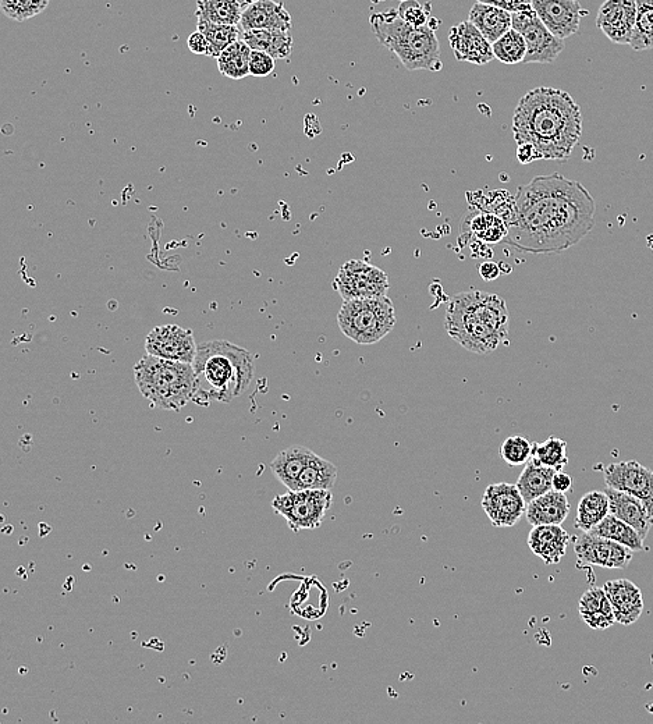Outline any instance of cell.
<instances>
[{
  "label": "cell",
  "instance_id": "obj_1",
  "mask_svg": "<svg viewBox=\"0 0 653 724\" xmlns=\"http://www.w3.org/2000/svg\"><path fill=\"white\" fill-rule=\"evenodd\" d=\"M595 214L594 197L580 181L537 176L518 188L505 243L518 253L560 254L591 233Z\"/></svg>",
  "mask_w": 653,
  "mask_h": 724
},
{
  "label": "cell",
  "instance_id": "obj_2",
  "mask_svg": "<svg viewBox=\"0 0 653 724\" xmlns=\"http://www.w3.org/2000/svg\"><path fill=\"white\" fill-rule=\"evenodd\" d=\"M517 144H531L541 159L567 161L582 134V113L569 92L539 87L524 95L513 116Z\"/></svg>",
  "mask_w": 653,
  "mask_h": 724
},
{
  "label": "cell",
  "instance_id": "obj_3",
  "mask_svg": "<svg viewBox=\"0 0 653 724\" xmlns=\"http://www.w3.org/2000/svg\"><path fill=\"white\" fill-rule=\"evenodd\" d=\"M506 301L496 294L468 290L450 298L445 328L454 342L471 353L485 356L498 350L509 337Z\"/></svg>",
  "mask_w": 653,
  "mask_h": 724
},
{
  "label": "cell",
  "instance_id": "obj_4",
  "mask_svg": "<svg viewBox=\"0 0 653 724\" xmlns=\"http://www.w3.org/2000/svg\"><path fill=\"white\" fill-rule=\"evenodd\" d=\"M197 392L194 403H230L243 395L254 378V357L226 340H211L198 346L193 362Z\"/></svg>",
  "mask_w": 653,
  "mask_h": 724
},
{
  "label": "cell",
  "instance_id": "obj_5",
  "mask_svg": "<svg viewBox=\"0 0 653 724\" xmlns=\"http://www.w3.org/2000/svg\"><path fill=\"white\" fill-rule=\"evenodd\" d=\"M369 23L379 44L395 53L407 70L439 72L442 69L440 46L436 38L439 20L431 17L428 26L415 28L401 19L397 9H386L372 13Z\"/></svg>",
  "mask_w": 653,
  "mask_h": 724
},
{
  "label": "cell",
  "instance_id": "obj_6",
  "mask_svg": "<svg viewBox=\"0 0 653 724\" xmlns=\"http://www.w3.org/2000/svg\"><path fill=\"white\" fill-rule=\"evenodd\" d=\"M141 395L162 410L179 411L194 400L197 378L193 364L147 354L134 367Z\"/></svg>",
  "mask_w": 653,
  "mask_h": 724
},
{
  "label": "cell",
  "instance_id": "obj_7",
  "mask_svg": "<svg viewBox=\"0 0 653 724\" xmlns=\"http://www.w3.org/2000/svg\"><path fill=\"white\" fill-rule=\"evenodd\" d=\"M337 325L344 336L361 346L381 342L396 326L395 305L388 296L344 301Z\"/></svg>",
  "mask_w": 653,
  "mask_h": 724
},
{
  "label": "cell",
  "instance_id": "obj_8",
  "mask_svg": "<svg viewBox=\"0 0 653 724\" xmlns=\"http://www.w3.org/2000/svg\"><path fill=\"white\" fill-rule=\"evenodd\" d=\"M332 503L330 491H287L273 499L272 509L285 518L291 531L300 532L321 527Z\"/></svg>",
  "mask_w": 653,
  "mask_h": 724
},
{
  "label": "cell",
  "instance_id": "obj_9",
  "mask_svg": "<svg viewBox=\"0 0 653 724\" xmlns=\"http://www.w3.org/2000/svg\"><path fill=\"white\" fill-rule=\"evenodd\" d=\"M333 287L347 301L386 296L390 285L388 275L381 268L361 259H351L340 268Z\"/></svg>",
  "mask_w": 653,
  "mask_h": 724
},
{
  "label": "cell",
  "instance_id": "obj_10",
  "mask_svg": "<svg viewBox=\"0 0 653 724\" xmlns=\"http://www.w3.org/2000/svg\"><path fill=\"white\" fill-rule=\"evenodd\" d=\"M511 16H513L514 30L523 35L525 44H527L524 65H530V63L550 65L559 58L566 46L564 39L557 38L550 33L534 9L511 13Z\"/></svg>",
  "mask_w": 653,
  "mask_h": 724
},
{
  "label": "cell",
  "instance_id": "obj_11",
  "mask_svg": "<svg viewBox=\"0 0 653 724\" xmlns=\"http://www.w3.org/2000/svg\"><path fill=\"white\" fill-rule=\"evenodd\" d=\"M482 509L493 527L510 528L518 524V521L525 516L527 502L521 495L517 484L489 485L482 496Z\"/></svg>",
  "mask_w": 653,
  "mask_h": 724
},
{
  "label": "cell",
  "instance_id": "obj_12",
  "mask_svg": "<svg viewBox=\"0 0 653 724\" xmlns=\"http://www.w3.org/2000/svg\"><path fill=\"white\" fill-rule=\"evenodd\" d=\"M606 486L630 493L644 502L653 518V471L638 461L609 464L603 470Z\"/></svg>",
  "mask_w": 653,
  "mask_h": 724
},
{
  "label": "cell",
  "instance_id": "obj_13",
  "mask_svg": "<svg viewBox=\"0 0 653 724\" xmlns=\"http://www.w3.org/2000/svg\"><path fill=\"white\" fill-rule=\"evenodd\" d=\"M145 349L151 356L193 364L198 346L191 330L177 325H163L149 332Z\"/></svg>",
  "mask_w": 653,
  "mask_h": 724
},
{
  "label": "cell",
  "instance_id": "obj_14",
  "mask_svg": "<svg viewBox=\"0 0 653 724\" xmlns=\"http://www.w3.org/2000/svg\"><path fill=\"white\" fill-rule=\"evenodd\" d=\"M574 552L580 562L609 570L626 569L633 560L634 553L627 546L592 532H584L577 539Z\"/></svg>",
  "mask_w": 653,
  "mask_h": 724
},
{
  "label": "cell",
  "instance_id": "obj_15",
  "mask_svg": "<svg viewBox=\"0 0 653 724\" xmlns=\"http://www.w3.org/2000/svg\"><path fill=\"white\" fill-rule=\"evenodd\" d=\"M532 9L550 33L560 39L577 34L582 17L588 14L578 0H532Z\"/></svg>",
  "mask_w": 653,
  "mask_h": 724
},
{
  "label": "cell",
  "instance_id": "obj_16",
  "mask_svg": "<svg viewBox=\"0 0 653 724\" xmlns=\"http://www.w3.org/2000/svg\"><path fill=\"white\" fill-rule=\"evenodd\" d=\"M637 21V0H606L596 17V27L619 45H630Z\"/></svg>",
  "mask_w": 653,
  "mask_h": 724
},
{
  "label": "cell",
  "instance_id": "obj_17",
  "mask_svg": "<svg viewBox=\"0 0 653 724\" xmlns=\"http://www.w3.org/2000/svg\"><path fill=\"white\" fill-rule=\"evenodd\" d=\"M450 46L459 62L484 66L495 59L491 42L481 34L471 21L457 24L449 34Z\"/></svg>",
  "mask_w": 653,
  "mask_h": 724
},
{
  "label": "cell",
  "instance_id": "obj_18",
  "mask_svg": "<svg viewBox=\"0 0 653 724\" xmlns=\"http://www.w3.org/2000/svg\"><path fill=\"white\" fill-rule=\"evenodd\" d=\"M243 33L251 30L291 31L290 13L275 0H247L240 21Z\"/></svg>",
  "mask_w": 653,
  "mask_h": 724
},
{
  "label": "cell",
  "instance_id": "obj_19",
  "mask_svg": "<svg viewBox=\"0 0 653 724\" xmlns=\"http://www.w3.org/2000/svg\"><path fill=\"white\" fill-rule=\"evenodd\" d=\"M603 589L612 603L616 623L631 626L640 619L642 610H644V596L634 582L621 578V580L606 582Z\"/></svg>",
  "mask_w": 653,
  "mask_h": 724
},
{
  "label": "cell",
  "instance_id": "obj_20",
  "mask_svg": "<svg viewBox=\"0 0 653 724\" xmlns=\"http://www.w3.org/2000/svg\"><path fill=\"white\" fill-rule=\"evenodd\" d=\"M528 546L545 564L562 562L570 543L569 532L562 525H535L528 535Z\"/></svg>",
  "mask_w": 653,
  "mask_h": 724
},
{
  "label": "cell",
  "instance_id": "obj_21",
  "mask_svg": "<svg viewBox=\"0 0 653 724\" xmlns=\"http://www.w3.org/2000/svg\"><path fill=\"white\" fill-rule=\"evenodd\" d=\"M610 502V514L620 518L624 523L630 524L642 538H647L649 530L653 525V518L640 499L630 493L617 491V489L606 488Z\"/></svg>",
  "mask_w": 653,
  "mask_h": 724
},
{
  "label": "cell",
  "instance_id": "obj_22",
  "mask_svg": "<svg viewBox=\"0 0 653 724\" xmlns=\"http://www.w3.org/2000/svg\"><path fill=\"white\" fill-rule=\"evenodd\" d=\"M569 513L570 503L566 493L552 489L528 503L525 516L528 523L535 527V525H562L569 517Z\"/></svg>",
  "mask_w": 653,
  "mask_h": 724
},
{
  "label": "cell",
  "instance_id": "obj_23",
  "mask_svg": "<svg viewBox=\"0 0 653 724\" xmlns=\"http://www.w3.org/2000/svg\"><path fill=\"white\" fill-rule=\"evenodd\" d=\"M578 612L582 621L592 630H606L615 626V612L603 588H589L581 596Z\"/></svg>",
  "mask_w": 653,
  "mask_h": 724
},
{
  "label": "cell",
  "instance_id": "obj_24",
  "mask_svg": "<svg viewBox=\"0 0 653 724\" xmlns=\"http://www.w3.org/2000/svg\"><path fill=\"white\" fill-rule=\"evenodd\" d=\"M468 21H471L491 44L513 28V16L510 12L479 2L471 7Z\"/></svg>",
  "mask_w": 653,
  "mask_h": 724
},
{
  "label": "cell",
  "instance_id": "obj_25",
  "mask_svg": "<svg viewBox=\"0 0 653 724\" xmlns=\"http://www.w3.org/2000/svg\"><path fill=\"white\" fill-rule=\"evenodd\" d=\"M314 456L312 450L304 446H290L280 452L271 463L272 474L287 491H294L301 472L307 467L308 461Z\"/></svg>",
  "mask_w": 653,
  "mask_h": 724
},
{
  "label": "cell",
  "instance_id": "obj_26",
  "mask_svg": "<svg viewBox=\"0 0 653 724\" xmlns=\"http://www.w3.org/2000/svg\"><path fill=\"white\" fill-rule=\"evenodd\" d=\"M337 467L314 453L301 472L294 491H332L337 481Z\"/></svg>",
  "mask_w": 653,
  "mask_h": 724
},
{
  "label": "cell",
  "instance_id": "obj_27",
  "mask_svg": "<svg viewBox=\"0 0 653 724\" xmlns=\"http://www.w3.org/2000/svg\"><path fill=\"white\" fill-rule=\"evenodd\" d=\"M464 229H468L470 236L485 246H495L506 240L509 226L500 216L488 211H479L468 216Z\"/></svg>",
  "mask_w": 653,
  "mask_h": 724
},
{
  "label": "cell",
  "instance_id": "obj_28",
  "mask_svg": "<svg viewBox=\"0 0 653 724\" xmlns=\"http://www.w3.org/2000/svg\"><path fill=\"white\" fill-rule=\"evenodd\" d=\"M243 39L253 51L268 53L275 60L287 59L293 53L290 31L251 30L243 33Z\"/></svg>",
  "mask_w": 653,
  "mask_h": 724
},
{
  "label": "cell",
  "instance_id": "obj_29",
  "mask_svg": "<svg viewBox=\"0 0 653 724\" xmlns=\"http://www.w3.org/2000/svg\"><path fill=\"white\" fill-rule=\"evenodd\" d=\"M555 474L553 468L541 466L532 459L525 464L523 472L518 477L517 486L527 505L539 496L552 491Z\"/></svg>",
  "mask_w": 653,
  "mask_h": 724
},
{
  "label": "cell",
  "instance_id": "obj_30",
  "mask_svg": "<svg viewBox=\"0 0 653 724\" xmlns=\"http://www.w3.org/2000/svg\"><path fill=\"white\" fill-rule=\"evenodd\" d=\"M610 513L608 493L605 491H591L582 496L578 503L576 528L582 532H589L601 523Z\"/></svg>",
  "mask_w": 653,
  "mask_h": 724
},
{
  "label": "cell",
  "instance_id": "obj_31",
  "mask_svg": "<svg viewBox=\"0 0 653 724\" xmlns=\"http://www.w3.org/2000/svg\"><path fill=\"white\" fill-rule=\"evenodd\" d=\"M253 49L247 45L243 38L237 39L220 53L218 67L220 74L232 80H241L250 76V58Z\"/></svg>",
  "mask_w": 653,
  "mask_h": 724
},
{
  "label": "cell",
  "instance_id": "obj_32",
  "mask_svg": "<svg viewBox=\"0 0 653 724\" xmlns=\"http://www.w3.org/2000/svg\"><path fill=\"white\" fill-rule=\"evenodd\" d=\"M589 532L621 543V545L627 546L633 552H642L644 550L645 539L630 524L624 523L623 520L610 513Z\"/></svg>",
  "mask_w": 653,
  "mask_h": 724
},
{
  "label": "cell",
  "instance_id": "obj_33",
  "mask_svg": "<svg viewBox=\"0 0 653 724\" xmlns=\"http://www.w3.org/2000/svg\"><path fill=\"white\" fill-rule=\"evenodd\" d=\"M197 19L209 23L237 26L243 14V5L239 0H198Z\"/></svg>",
  "mask_w": 653,
  "mask_h": 724
},
{
  "label": "cell",
  "instance_id": "obj_34",
  "mask_svg": "<svg viewBox=\"0 0 653 724\" xmlns=\"http://www.w3.org/2000/svg\"><path fill=\"white\" fill-rule=\"evenodd\" d=\"M197 31L205 35L209 44V58H219L220 53L225 51L227 46L236 42L240 35L237 26H226V24L209 23L207 20L198 19Z\"/></svg>",
  "mask_w": 653,
  "mask_h": 724
},
{
  "label": "cell",
  "instance_id": "obj_35",
  "mask_svg": "<svg viewBox=\"0 0 653 724\" xmlns=\"http://www.w3.org/2000/svg\"><path fill=\"white\" fill-rule=\"evenodd\" d=\"M630 46L637 52L653 48V0H637V21Z\"/></svg>",
  "mask_w": 653,
  "mask_h": 724
},
{
  "label": "cell",
  "instance_id": "obj_36",
  "mask_svg": "<svg viewBox=\"0 0 653 724\" xmlns=\"http://www.w3.org/2000/svg\"><path fill=\"white\" fill-rule=\"evenodd\" d=\"M532 460L541 464V466L553 468L555 471H562L569 464L567 443L563 439L555 438V436L546 439L545 442L534 443Z\"/></svg>",
  "mask_w": 653,
  "mask_h": 724
},
{
  "label": "cell",
  "instance_id": "obj_37",
  "mask_svg": "<svg viewBox=\"0 0 653 724\" xmlns=\"http://www.w3.org/2000/svg\"><path fill=\"white\" fill-rule=\"evenodd\" d=\"M492 48L495 59L505 63V65H518V63H523L525 56H527L525 39L523 35L514 30V28L507 31L498 41L493 42Z\"/></svg>",
  "mask_w": 653,
  "mask_h": 724
},
{
  "label": "cell",
  "instance_id": "obj_38",
  "mask_svg": "<svg viewBox=\"0 0 653 724\" xmlns=\"http://www.w3.org/2000/svg\"><path fill=\"white\" fill-rule=\"evenodd\" d=\"M532 449H534V443H531L530 440L524 436L513 435L500 446V456L505 460L507 466H525L532 459Z\"/></svg>",
  "mask_w": 653,
  "mask_h": 724
},
{
  "label": "cell",
  "instance_id": "obj_39",
  "mask_svg": "<svg viewBox=\"0 0 653 724\" xmlns=\"http://www.w3.org/2000/svg\"><path fill=\"white\" fill-rule=\"evenodd\" d=\"M51 0H2V12L5 16L14 21H23L33 19L42 12H45Z\"/></svg>",
  "mask_w": 653,
  "mask_h": 724
},
{
  "label": "cell",
  "instance_id": "obj_40",
  "mask_svg": "<svg viewBox=\"0 0 653 724\" xmlns=\"http://www.w3.org/2000/svg\"><path fill=\"white\" fill-rule=\"evenodd\" d=\"M399 16L415 28L428 26L431 21V5H421L418 0H404L397 7Z\"/></svg>",
  "mask_w": 653,
  "mask_h": 724
},
{
  "label": "cell",
  "instance_id": "obj_41",
  "mask_svg": "<svg viewBox=\"0 0 653 724\" xmlns=\"http://www.w3.org/2000/svg\"><path fill=\"white\" fill-rule=\"evenodd\" d=\"M275 70V59L265 52L253 51L250 58V76L268 77Z\"/></svg>",
  "mask_w": 653,
  "mask_h": 724
},
{
  "label": "cell",
  "instance_id": "obj_42",
  "mask_svg": "<svg viewBox=\"0 0 653 724\" xmlns=\"http://www.w3.org/2000/svg\"><path fill=\"white\" fill-rule=\"evenodd\" d=\"M479 3L499 7L510 13L527 12L532 10V0H477Z\"/></svg>",
  "mask_w": 653,
  "mask_h": 724
},
{
  "label": "cell",
  "instance_id": "obj_43",
  "mask_svg": "<svg viewBox=\"0 0 653 724\" xmlns=\"http://www.w3.org/2000/svg\"><path fill=\"white\" fill-rule=\"evenodd\" d=\"M187 45L188 48H190V51L195 53V55H204L209 58L208 41L207 38H205V35L201 34L200 31H195L194 34H191L190 37H188Z\"/></svg>",
  "mask_w": 653,
  "mask_h": 724
},
{
  "label": "cell",
  "instance_id": "obj_44",
  "mask_svg": "<svg viewBox=\"0 0 653 724\" xmlns=\"http://www.w3.org/2000/svg\"><path fill=\"white\" fill-rule=\"evenodd\" d=\"M516 154L518 162L523 163V165H528V163L541 159L537 149L531 144H517Z\"/></svg>",
  "mask_w": 653,
  "mask_h": 724
},
{
  "label": "cell",
  "instance_id": "obj_45",
  "mask_svg": "<svg viewBox=\"0 0 653 724\" xmlns=\"http://www.w3.org/2000/svg\"><path fill=\"white\" fill-rule=\"evenodd\" d=\"M553 491L567 493L573 488V478L566 472L556 471L552 482Z\"/></svg>",
  "mask_w": 653,
  "mask_h": 724
},
{
  "label": "cell",
  "instance_id": "obj_46",
  "mask_svg": "<svg viewBox=\"0 0 653 724\" xmlns=\"http://www.w3.org/2000/svg\"><path fill=\"white\" fill-rule=\"evenodd\" d=\"M479 275H481V278L484 279L485 282H492V280L499 278V265L491 261L484 262V264L479 266Z\"/></svg>",
  "mask_w": 653,
  "mask_h": 724
},
{
  "label": "cell",
  "instance_id": "obj_47",
  "mask_svg": "<svg viewBox=\"0 0 653 724\" xmlns=\"http://www.w3.org/2000/svg\"><path fill=\"white\" fill-rule=\"evenodd\" d=\"M400 2H404V0H400Z\"/></svg>",
  "mask_w": 653,
  "mask_h": 724
}]
</instances>
